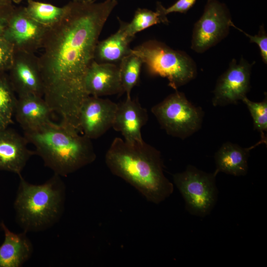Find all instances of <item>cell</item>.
<instances>
[{"label": "cell", "mask_w": 267, "mask_h": 267, "mask_svg": "<svg viewBox=\"0 0 267 267\" xmlns=\"http://www.w3.org/2000/svg\"><path fill=\"white\" fill-rule=\"evenodd\" d=\"M35 154L54 174L67 177L92 163L96 155L91 142L75 128L49 120L40 127L24 132Z\"/></svg>", "instance_id": "obj_3"}, {"label": "cell", "mask_w": 267, "mask_h": 267, "mask_svg": "<svg viewBox=\"0 0 267 267\" xmlns=\"http://www.w3.org/2000/svg\"><path fill=\"white\" fill-rule=\"evenodd\" d=\"M231 27H234L236 29L242 32L250 40V43L257 44L260 50V54L264 63L267 64V34L263 25L260 26L259 31L257 34L254 36L250 35L242 29L237 27L233 22L231 24Z\"/></svg>", "instance_id": "obj_26"}, {"label": "cell", "mask_w": 267, "mask_h": 267, "mask_svg": "<svg viewBox=\"0 0 267 267\" xmlns=\"http://www.w3.org/2000/svg\"><path fill=\"white\" fill-rule=\"evenodd\" d=\"M96 0H91V2H95ZM116 0L118 1V0Z\"/></svg>", "instance_id": "obj_32"}, {"label": "cell", "mask_w": 267, "mask_h": 267, "mask_svg": "<svg viewBox=\"0 0 267 267\" xmlns=\"http://www.w3.org/2000/svg\"><path fill=\"white\" fill-rule=\"evenodd\" d=\"M116 0L70 1L62 19L49 27L39 58L44 98L61 122L78 130L80 110L89 95L84 80L98 38Z\"/></svg>", "instance_id": "obj_1"}, {"label": "cell", "mask_w": 267, "mask_h": 267, "mask_svg": "<svg viewBox=\"0 0 267 267\" xmlns=\"http://www.w3.org/2000/svg\"><path fill=\"white\" fill-rule=\"evenodd\" d=\"M105 162L113 175L131 184L148 202L158 204L174 191L173 183L164 175L160 152L144 140L130 143L116 137Z\"/></svg>", "instance_id": "obj_2"}, {"label": "cell", "mask_w": 267, "mask_h": 267, "mask_svg": "<svg viewBox=\"0 0 267 267\" xmlns=\"http://www.w3.org/2000/svg\"><path fill=\"white\" fill-rule=\"evenodd\" d=\"M14 202L16 218L23 231L46 230L57 223L63 214L66 188L61 177L54 174L46 182L34 184L19 176Z\"/></svg>", "instance_id": "obj_4"}, {"label": "cell", "mask_w": 267, "mask_h": 267, "mask_svg": "<svg viewBox=\"0 0 267 267\" xmlns=\"http://www.w3.org/2000/svg\"><path fill=\"white\" fill-rule=\"evenodd\" d=\"M255 61L250 63L243 57L239 61L233 58L226 70L218 78L213 91L214 106L237 104L250 89L251 70Z\"/></svg>", "instance_id": "obj_10"}, {"label": "cell", "mask_w": 267, "mask_h": 267, "mask_svg": "<svg viewBox=\"0 0 267 267\" xmlns=\"http://www.w3.org/2000/svg\"><path fill=\"white\" fill-rule=\"evenodd\" d=\"M151 111L168 134L181 139L200 129L204 115L200 107L193 105L178 90L153 106Z\"/></svg>", "instance_id": "obj_6"}, {"label": "cell", "mask_w": 267, "mask_h": 267, "mask_svg": "<svg viewBox=\"0 0 267 267\" xmlns=\"http://www.w3.org/2000/svg\"><path fill=\"white\" fill-rule=\"evenodd\" d=\"M117 107V103L109 99L88 96L80 110L79 131L91 140L100 137L112 128Z\"/></svg>", "instance_id": "obj_11"}, {"label": "cell", "mask_w": 267, "mask_h": 267, "mask_svg": "<svg viewBox=\"0 0 267 267\" xmlns=\"http://www.w3.org/2000/svg\"><path fill=\"white\" fill-rule=\"evenodd\" d=\"M142 65L141 59L132 51L120 62V80L126 96H131L132 90L138 83Z\"/></svg>", "instance_id": "obj_22"}, {"label": "cell", "mask_w": 267, "mask_h": 267, "mask_svg": "<svg viewBox=\"0 0 267 267\" xmlns=\"http://www.w3.org/2000/svg\"><path fill=\"white\" fill-rule=\"evenodd\" d=\"M2 72H0V114L9 125L13 123L17 98L10 80Z\"/></svg>", "instance_id": "obj_23"}, {"label": "cell", "mask_w": 267, "mask_h": 267, "mask_svg": "<svg viewBox=\"0 0 267 267\" xmlns=\"http://www.w3.org/2000/svg\"><path fill=\"white\" fill-rule=\"evenodd\" d=\"M263 143H267V139L261 138L255 145L248 148H243L229 141L224 143L215 154V173L218 174L223 172L234 176L246 175L251 150Z\"/></svg>", "instance_id": "obj_18"}, {"label": "cell", "mask_w": 267, "mask_h": 267, "mask_svg": "<svg viewBox=\"0 0 267 267\" xmlns=\"http://www.w3.org/2000/svg\"><path fill=\"white\" fill-rule=\"evenodd\" d=\"M27 13L41 25L49 28L60 21L64 16L66 5L62 7L35 0H27L25 6Z\"/></svg>", "instance_id": "obj_21"}, {"label": "cell", "mask_w": 267, "mask_h": 267, "mask_svg": "<svg viewBox=\"0 0 267 267\" xmlns=\"http://www.w3.org/2000/svg\"><path fill=\"white\" fill-rule=\"evenodd\" d=\"M52 113L44 97L24 95L18 96L14 115L25 132L34 130L50 120Z\"/></svg>", "instance_id": "obj_16"}, {"label": "cell", "mask_w": 267, "mask_h": 267, "mask_svg": "<svg viewBox=\"0 0 267 267\" xmlns=\"http://www.w3.org/2000/svg\"><path fill=\"white\" fill-rule=\"evenodd\" d=\"M10 81L18 96L34 95L44 96V84L35 53L14 50Z\"/></svg>", "instance_id": "obj_12"}, {"label": "cell", "mask_w": 267, "mask_h": 267, "mask_svg": "<svg viewBox=\"0 0 267 267\" xmlns=\"http://www.w3.org/2000/svg\"><path fill=\"white\" fill-rule=\"evenodd\" d=\"M0 226L4 239L0 246V267H21L31 258L33 245L23 231L16 233L10 231L3 222Z\"/></svg>", "instance_id": "obj_17"}, {"label": "cell", "mask_w": 267, "mask_h": 267, "mask_svg": "<svg viewBox=\"0 0 267 267\" xmlns=\"http://www.w3.org/2000/svg\"><path fill=\"white\" fill-rule=\"evenodd\" d=\"M131 51L141 59L150 75L167 78L168 85L175 90L197 76V65L191 56L161 42L149 40Z\"/></svg>", "instance_id": "obj_5"}, {"label": "cell", "mask_w": 267, "mask_h": 267, "mask_svg": "<svg viewBox=\"0 0 267 267\" xmlns=\"http://www.w3.org/2000/svg\"><path fill=\"white\" fill-rule=\"evenodd\" d=\"M11 3V0H0V4Z\"/></svg>", "instance_id": "obj_30"}, {"label": "cell", "mask_w": 267, "mask_h": 267, "mask_svg": "<svg viewBox=\"0 0 267 267\" xmlns=\"http://www.w3.org/2000/svg\"><path fill=\"white\" fill-rule=\"evenodd\" d=\"M3 26H0V72L10 69L13 63L14 53L13 45L3 35Z\"/></svg>", "instance_id": "obj_25"}, {"label": "cell", "mask_w": 267, "mask_h": 267, "mask_svg": "<svg viewBox=\"0 0 267 267\" xmlns=\"http://www.w3.org/2000/svg\"><path fill=\"white\" fill-rule=\"evenodd\" d=\"M48 28L38 23L25 7H14L2 27L5 38L14 50L34 53L41 48Z\"/></svg>", "instance_id": "obj_9"}, {"label": "cell", "mask_w": 267, "mask_h": 267, "mask_svg": "<svg viewBox=\"0 0 267 267\" xmlns=\"http://www.w3.org/2000/svg\"><path fill=\"white\" fill-rule=\"evenodd\" d=\"M217 174L208 173L195 166L173 175L174 183L185 202L186 210L191 215L204 218L215 207L218 196L216 184Z\"/></svg>", "instance_id": "obj_7"}, {"label": "cell", "mask_w": 267, "mask_h": 267, "mask_svg": "<svg viewBox=\"0 0 267 267\" xmlns=\"http://www.w3.org/2000/svg\"><path fill=\"white\" fill-rule=\"evenodd\" d=\"M84 87L88 95L94 96L124 93L119 65L93 60L86 75Z\"/></svg>", "instance_id": "obj_15"}, {"label": "cell", "mask_w": 267, "mask_h": 267, "mask_svg": "<svg viewBox=\"0 0 267 267\" xmlns=\"http://www.w3.org/2000/svg\"><path fill=\"white\" fill-rule=\"evenodd\" d=\"M14 7L11 3L0 4V26L3 25Z\"/></svg>", "instance_id": "obj_28"}, {"label": "cell", "mask_w": 267, "mask_h": 267, "mask_svg": "<svg viewBox=\"0 0 267 267\" xmlns=\"http://www.w3.org/2000/svg\"><path fill=\"white\" fill-rule=\"evenodd\" d=\"M120 26L113 34L96 45L94 60L98 63H109L119 65L121 61L131 53L130 44L134 37L127 32V22L118 18Z\"/></svg>", "instance_id": "obj_19"}, {"label": "cell", "mask_w": 267, "mask_h": 267, "mask_svg": "<svg viewBox=\"0 0 267 267\" xmlns=\"http://www.w3.org/2000/svg\"><path fill=\"white\" fill-rule=\"evenodd\" d=\"M232 22L227 5L218 0H207L204 11L194 25L191 48L202 53L228 35Z\"/></svg>", "instance_id": "obj_8"}, {"label": "cell", "mask_w": 267, "mask_h": 267, "mask_svg": "<svg viewBox=\"0 0 267 267\" xmlns=\"http://www.w3.org/2000/svg\"><path fill=\"white\" fill-rule=\"evenodd\" d=\"M163 5L160 1L156 2V11L147 8H138L134 12L130 23L127 24V32L133 37L139 32L143 31L154 25L163 23H169L167 15L163 12Z\"/></svg>", "instance_id": "obj_20"}, {"label": "cell", "mask_w": 267, "mask_h": 267, "mask_svg": "<svg viewBox=\"0 0 267 267\" xmlns=\"http://www.w3.org/2000/svg\"><path fill=\"white\" fill-rule=\"evenodd\" d=\"M28 141L15 131L0 130V170L21 175L30 157L35 154L27 147Z\"/></svg>", "instance_id": "obj_14"}, {"label": "cell", "mask_w": 267, "mask_h": 267, "mask_svg": "<svg viewBox=\"0 0 267 267\" xmlns=\"http://www.w3.org/2000/svg\"><path fill=\"white\" fill-rule=\"evenodd\" d=\"M196 1V0H178L167 8L163 6V10L166 15L173 12L185 13L193 6Z\"/></svg>", "instance_id": "obj_27"}, {"label": "cell", "mask_w": 267, "mask_h": 267, "mask_svg": "<svg viewBox=\"0 0 267 267\" xmlns=\"http://www.w3.org/2000/svg\"><path fill=\"white\" fill-rule=\"evenodd\" d=\"M148 120L147 111L138 99L126 96L124 100L117 103L112 128L121 133L128 142H142L141 129Z\"/></svg>", "instance_id": "obj_13"}, {"label": "cell", "mask_w": 267, "mask_h": 267, "mask_svg": "<svg viewBox=\"0 0 267 267\" xmlns=\"http://www.w3.org/2000/svg\"><path fill=\"white\" fill-rule=\"evenodd\" d=\"M72 1L78 2H91V0H71Z\"/></svg>", "instance_id": "obj_31"}, {"label": "cell", "mask_w": 267, "mask_h": 267, "mask_svg": "<svg viewBox=\"0 0 267 267\" xmlns=\"http://www.w3.org/2000/svg\"><path fill=\"white\" fill-rule=\"evenodd\" d=\"M241 101L246 105L253 119L254 129L260 133L262 139H266L265 132L267 131V97L260 102H254L247 96Z\"/></svg>", "instance_id": "obj_24"}, {"label": "cell", "mask_w": 267, "mask_h": 267, "mask_svg": "<svg viewBox=\"0 0 267 267\" xmlns=\"http://www.w3.org/2000/svg\"><path fill=\"white\" fill-rule=\"evenodd\" d=\"M11 0L12 1V0Z\"/></svg>", "instance_id": "obj_33"}, {"label": "cell", "mask_w": 267, "mask_h": 267, "mask_svg": "<svg viewBox=\"0 0 267 267\" xmlns=\"http://www.w3.org/2000/svg\"><path fill=\"white\" fill-rule=\"evenodd\" d=\"M8 124L0 114V130L7 127Z\"/></svg>", "instance_id": "obj_29"}]
</instances>
